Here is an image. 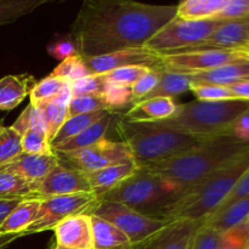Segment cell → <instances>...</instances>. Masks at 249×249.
I'll return each instance as SVG.
<instances>
[{"label":"cell","instance_id":"obj_1","mask_svg":"<svg viewBox=\"0 0 249 249\" xmlns=\"http://www.w3.org/2000/svg\"><path fill=\"white\" fill-rule=\"evenodd\" d=\"M177 16V6L130 0H87L83 2L72 36L82 57H95L146 43Z\"/></svg>","mask_w":249,"mask_h":249},{"label":"cell","instance_id":"obj_2","mask_svg":"<svg viewBox=\"0 0 249 249\" xmlns=\"http://www.w3.org/2000/svg\"><path fill=\"white\" fill-rule=\"evenodd\" d=\"M248 150L249 142L238 140L228 133L208 139L177 157L139 168L158 175L175 189L184 192Z\"/></svg>","mask_w":249,"mask_h":249},{"label":"cell","instance_id":"obj_3","mask_svg":"<svg viewBox=\"0 0 249 249\" xmlns=\"http://www.w3.org/2000/svg\"><path fill=\"white\" fill-rule=\"evenodd\" d=\"M249 169V150L182 192L180 198L160 214L167 220L203 221L214 213Z\"/></svg>","mask_w":249,"mask_h":249},{"label":"cell","instance_id":"obj_4","mask_svg":"<svg viewBox=\"0 0 249 249\" xmlns=\"http://www.w3.org/2000/svg\"><path fill=\"white\" fill-rule=\"evenodd\" d=\"M116 126L122 142L128 146L138 167L170 160L208 140L162 128L155 123H131L123 118Z\"/></svg>","mask_w":249,"mask_h":249},{"label":"cell","instance_id":"obj_5","mask_svg":"<svg viewBox=\"0 0 249 249\" xmlns=\"http://www.w3.org/2000/svg\"><path fill=\"white\" fill-rule=\"evenodd\" d=\"M249 109V101H196L178 106L168 119L155 122L156 125L203 139L230 133L238 118Z\"/></svg>","mask_w":249,"mask_h":249},{"label":"cell","instance_id":"obj_6","mask_svg":"<svg viewBox=\"0 0 249 249\" xmlns=\"http://www.w3.org/2000/svg\"><path fill=\"white\" fill-rule=\"evenodd\" d=\"M182 192L153 173L139 168L130 178L105 194L99 201L121 203L152 218L177 202Z\"/></svg>","mask_w":249,"mask_h":249},{"label":"cell","instance_id":"obj_7","mask_svg":"<svg viewBox=\"0 0 249 249\" xmlns=\"http://www.w3.org/2000/svg\"><path fill=\"white\" fill-rule=\"evenodd\" d=\"M220 19L185 21L174 17L163 26L143 48L162 55L178 53L206 41V39L223 23Z\"/></svg>","mask_w":249,"mask_h":249},{"label":"cell","instance_id":"obj_8","mask_svg":"<svg viewBox=\"0 0 249 249\" xmlns=\"http://www.w3.org/2000/svg\"><path fill=\"white\" fill-rule=\"evenodd\" d=\"M90 215L99 216L118 228L124 235H126L133 246L146 241L173 221L152 218L124 204L104 201H99Z\"/></svg>","mask_w":249,"mask_h":249},{"label":"cell","instance_id":"obj_9","mask_svg":"<svg viewBox=\"0 0 249 249\" xmlns=\"http://www.w3.org/2000/svg\"><path fill=\"white\" fill-rule=\"evenodd\" d=\"M56 155L60 163L85 174L96 172L109 165L134 160L125 143L122 141L108 140L106 138L82 150L68 153H56Z\"/></svg>","mask_w":249,"mask_h":249},{"label":"cell","instance_id":"obj_10","mask_svg":"<svg viewBox=\"0 0 249 249\" xmlns=\"http://www.w3.org/2000/svg\"><path fill=\"white\" fill-rule=\"evenodd\" d=\"M97 203L99 199L94 194H75L41 199L38 215L27 230V235L53 230L56 225L70 216L80 214L90 215Z\"/></svg>","mask_w":249,"mask_h":249},{"label":"cell","instance_id":"obj_11","mask_svg":"<svg viewBox=\"0 0 249 249\" xmlns=\"http://www.w3.org/2000/svg\"><path fill=\"white\" fill-rule=\"evenodd\" d=\"M249 58V53L240 50H202L191 53H170L160 56V66L164 71L181 74L206 72L228 63Z\"/></svg>","mask_w":249,"mask_h":249},{"label":"cell","instance_id":"obj_12","mask_svg":"<svg viewBox=\"0 0 249 249\" xmlns=\"http://www.w3.org/2000/svg\"><path fill=\"white\" fill-rule=\"evenodd\" d=\"M75 194H92L87 174L62 164L60 160L36 186V197L39 199Z\"/></svg>","mask_w":249,"mask_h":249},{"label":"cell","instance_id":"obj_13","mask_svg":"<svg viewBox=\"0 0 249 249\" xmlns=\"http://www.w3.org/2000/svg\"><path fill=\"white\" fill-rule=\"evenodd\" d=\"M85 66L91 74H105L111 71L128 66H147L151 68H162L160 56L145 48L126 49L114 51L95 57H83Z\"/></svg>","mask_w":249,"mask_h":249},{"label":"cell","instance_id":"obj_14","mask_svg":"<svg viewBox=\"0 0 249 249\" xmlns=\"http://www.w3.org/2000/svg\"><path fill=\"white\" fill-rule=\"evenodd\" d=\"M202 221L173 220L143 242L131 249H190L191 241Z\"/></svg>","mask_w":249,"mask_h":249},{"label":"cell","instance_id":"obj_15","mask_svg":"<svg viewBox=\"0 0 249 249\" xmlns=\"http://www.w3.org/2000/svg\"><path fill=\"white\" fill-rule=\"evenodd\" d=\"M249 44V33L243 19L224 21L202 44L180 53L202 50H240Z\"/></svg>","mask_w":249,"mask_h":249},{"label":"cell","instance_id":"obj_16","mask_svg":"<svg viewBox=\"0 0 249 249\" xmlns=\"http://www.w3.org/2000/svg\"><path fill=\"white\" fill-rule=\"evenodd\" d=\"M53 230L57 246L72 249H92L91 216L89 214L70 216Z\"/></svg>","mask_w":249,"mask_h":249},{"label":"cell","instance_id":"obj_17","mask_svg":"<svg viewBox=\"0 0 249 249\" xmlns=\"http://www.w3.org/2000/svg\"><path fill=\"white\" fill-rule=\"evenodd\" d=\"M57 164L58 157L53 152L46 155H28L22 152L18 157L0 169L19 175L36 187Z\"/></svg>","mask_w":249,"mask_h":249},{"label":"cell","instance_id":"obj_18","mask_svg":"<svg viewBox=\"0 0 249 249\" xmlns=\"http://www.w3.org/2000/svg\"><path fill=\"white\" fill-rule=\"evenodd\" d=\"M178 105L170 97H156L133 105L122 118L131 123H155L175 113Z\"/></svg>","mask_w":249,"mask_h":249},{"label":"cell","instance_id":"obj_19","mask_svg":"<svg viewBox=\"0 0 249 249\" xmlns=\"http://www.w3.org/2000/svg\"><path fill=\"white\" fill-rule=\"evenodd\" d=\"M122 117H123L122 113L109 112L108 114H106V116L102 117L101 119H99V121H96L95 123H92L90 126H88L85 130H83L82 133L78 134L77 136L65 141V142L53 146V151L55 153H68L73 152V151L82 150V148L88 147V146L94 145V143L99 142L100 140L105 139V135H106V133L108 131V129L111 128L113 124L118 123V121Z\"/></svg>","mask_w":249,"mask_h":249},{"label":"cell","instance_id":"obj_20","mask_svg":"<svg viewBox=\"0 0 249 249\" xmlns=\"http://www.w3.org/2000/svg\"><path fill=\"white\" fill-rule=\"evenodd\" d=\"M136 169L138 165L133 160V162L109 165L96 172L88 173L87 178L91 186L92 194L99 199L122 181L130 178L136 172Z\"/></svg>","mask_w":249,"mask_h":249},{"label":"cell","instance_id":"obj_21","mask_svg":"<svg viewBox=\"0 0 249 249\" xmlns=\"http://www.w3.org/2000/svg\"><path fill=\"white\" fill-rule=\"evenodd\" d=\"M186 75L191 78V82L230 87V85L241 82V80L249 79V58L228 63V65H224L221 67L214 68L211 71H206V72Z\"/></svg>","mask_w":249,"mask_h":249},{"label":"cell","instance_id":"obj_22","mask_svg":"<svg viewBox=\"0 0 249 249\" xmlns=\"http://www.w3.org/2000/svg\"><path fill=\"white\" fill-rule=\"evenodd\" d=\"M71 99H72V92H71V87L67 85L53 100L36 106L43 114L50 143L66 119L68 118V105Z\"/></svg>","mask_w":249,"mask_h":249},{"label":"cell","instance_id":"obj_23","mask_svg":"<svg viewBox=\"0 0 249 249\" xmlns=\"http://www.w3.org/2000/svg\"><path fill=\"white\" fill-rule=\"evenodd\" d=\"M41 199L29 198L19 202L0 225V235L22 233L27 235L29 226L36 221L40 209Z\"/></svg>","mask_w":249,"mask_h":249},{"label":"cell","instance_id":"obj_24","mask_svg":"<svg viewBox=\"0 0 249 249\" xmlns=\"http://www.w3.org/2000/svg\"><path fill=\"white\" fill-rule=\"evenodd\" d=\"M249 219V197H245L235 201L230 206L214 212L203 223L218 230L220 233H225L237 226L245 224Z\"/></svg>","mask_w":249,"mask_h":249},{"label":"cell","instance_id":"obj_25","mask_svg":"<svg viewBox=\"0 0 249 249\" xmlns=\"http://www.w3.org/2000/svg\"><path fill=\"white\" fill-rule=\"evenodd\" d=\"M91 216L92 249H131L130 240L108 221Z\"/></svg>","mask_w":249,"mask_h":249},{"label":"cell","instance_id":"obj_26","mask_svg":"<svg viewBox=\"0 0 249 249\" xmlns=\"http://www.w3.org/2000/svg\"><path fill=\"white\" fill-rule=\"evenodd\" d=\"M31 75H5L0 79V111L16 108L31 91Z\"/></svg>","mask_w":249,"mask_h":249},{"label":"cell","instance_id":"obj_27","mask_svg":"<svg viewBox=\"0 0 249 249\" xmlns=\"http://www.w3.org/2000/svg\"><path fill=\"white\" fill-rule=\"evenodd\" d=\"M228 4V0H186L177 5L178 18L185 21L214 19Z\"/></svg>","mask_w":249,"mask_h":249},{"label":"cell","instance_id":"obj_28","mask_svg":"<svg viewBox=\"0 0 249 249\" xmlns=\"http://www.w3.org/2000/svg\"><path fill=\"white\" fill-rule=\"evenodd\" d=\"M190 85H191V78L189 75L162 70L160 72V79H158L155 89L150 94L146 95L145 97H142L139 102L156 99V97H170V99H173L174 96L189 91Z\"/></svg>","mask_w":249,"mask_h":249},{"label":"cell","instance_id":"obj_29","mask_svg":"<svg viewBox=\"0 0 249 249\" xmlns=\"http://www.w3.org/2000/svg\"><path fill=\"white\" fill-rule=\"evenodd\" d=\"M29 198H36L34 185L15 173L0 169V199L24 201Z\"/></svg>","mask_w":249,"mask_h":249},{"label":"cell","instance_id":"obj_30","mask_svg":"<svg viewBox=\"0 0 249 249\" xmlns=\"http://www.w3.org/2000/svg\"><path fill=\"white\" fill-rule=\"evenodd\" d=\"M108 113L109 111H99L94 112V113L80 114V116H74L71 117V118H67L65 123L62 124V126L60 128V130L57 131V134L55 135L53 140L51 141V148L53 146L58 145V143H62L65 141L77 136L78 134L85 130L88 126H90L92 123H95V122L101 119L102 117H105Z\"/></svg>","mask_w":249,"mask_h":249},{"label":"cell","instance_id":"obj_31","mask_svg":"<svg viewBox=\"0 0 249 249\" xmlns=\"http://www.w3.org/2000/svg\"><path fill=\"white\" fill-rule=\"evenodd\" d=\"M67 85H70L67 82L60 79V78L53 77L50 74L32 87L31 91H29V97H31L29 104H32L33 106H38V105L51 101L57 95H60V92Z\"/></svg>","mask_w":249,"mask_h":249},{"label":"cell","instance_id":"obj_32","mask_svg":"<svg viewBox=\"0 0 249 249\" xmlns=\"http://www.w3.org/2000/svg\"><path fill=\"white\" fill-rule=\"evenodd\" d=\"M45 2L46 0H0V26L15 22Z\"/></svg>","mask_w":249,"mask_h":249},{"label":"cell","instance_id":"obj_33","mask_svg":"<svg viewBox=\"0 0 249 249\" xmlns=\"http://www.w3.org/2000/svg\"><path fill=\"white\" fill-rule=\"evenodd\" d=\"M51 75L65 80L68 84H72V83L77 82L82 78L90 75V73L85 66L84 61H83L82 56L74 53V55H71L66 57L65 60H62V62L53 71Z\"/></svg>","mask_w":249,"mask_h":249},{"label":"cell","instance_id":"obj_34","mask_svg":"<svg viewBox=\"0 0 249 249\" xmlns=\"http://www.w3.org/2000/svg\"><path fill=\"white\" fill-rule=\"evenodd\" d=\"M21 138L22 136L11 126H4L0 123V168L23 152Z\"/></svg>","mask_w":249,"mask_h":249},{"label":"cell","instance_id":"obj_35","mask_svg":"<svg viewBox=\"0 0 249 249\" xmlns=\"http://www.w3.org/2000/svg\"><path fill=\"white\" fill-rule=\"evenodd\" d=\"M107 109L111 112L119 113V109L124 108L125 106L133 105V92L131 87H125L121 84H113L107 82L104 92L101 95Z\"/></svg>","mask_w":249,"mask_h":249},{"label":"cell","instance_id":"obj_36","mask_svg":"<svg viewBox=\"0 0 249 249\" xmlns=\"http://www.w3.org/2000/svg\"><path fill=\"white\" fill-rule=\"evenodd\" d=\"M152 70H157V68H151L147 66H128V67H122L118 70L111 71V72L105 73L102 75H104L105 80L108 83L133 87L136 82H139L143 75L147 74Z\"/></svg>","mask_w":249,"mask_h":249},{"label":"cell","instance_id":"obj_37","mask_svg":"<svg viewBox=\"0 0 249 249\" xmlns=\"http://www.w3.org/2000/svg\"><path fill=\"white\" fill-rule=\"evenodd\" d=\"M99 111H108L104 100L99 95L72 96L70 105H68V118L74 116H80V114L94 113V112Z\"/></svg>","mask_w":249,"mask_h":249},{"label":"cell","instance_id":"obj_38","mask_svg":"<svg viewBox=\"0 0 249 249\" xmlns=\"http://www.w3.org/2000/svg\"><path fill=\"white\" fill-rule=\"evenodd\" d=\"M23 153L28 155H46L53 152L49 141L48 134L43 130L31 129L27 130L21 138Z\"/></svg>","mask_w":249,"mask_h":249},{"label":"cell","instance_id":"obj_39","mask_svg":"<svg viewBox=\"0 0 249 249\" xmlns=\"http://www.w3.org/2000/svg\"><path fill=\"white\" fill-rule=\"evenodd\" d=\"M190 91L195 94L199 101H228V100H236L229 87L221 85L206 84V83L191 82Z\"/></svg>","mask_w":249,"mask_h":249},{"label":"cell","instance_id":"obj_40","mask_svg":"<svg viewBox=\"0 0 249 249\" xmlns=\"http://www.w3.org/2000/svg\"><path fill=\"white\" fill-rule=\"evenodd\" d=\"M12 129L17 131L19 135H23L27 130L31 129H36V130H43L46 133V125L44 122L43 114L40 109L36 108L32 104H29L26 108L23 109L18 118L16 119L14 124L11 125ZM48 134V133H46Z\"/></svg>","mask_w":249,"mask_h":249},{"label":"cell","instance_id":"obj_41","mask_svg":"<svg viewBox=\"0 0 249 249\" xmlns=\"http://www.w3.org/2000/svg\"><path fill=\"white\" fill-rule=\"evenodd\" d=\"M223 233L202 221L191 241L190 249H218Z\"/></svg>","mask_w":249,"mask_h":249},{"label":"cell","instance_id":"obj_42","mask_svg":"<svg viewBox=\"0 0 249 249\" xmlns=\"http://www.w3.org/2000/svg\"><path fill=\"white\" fill-rule=\"evenodd\" d=\"M107 82L102 74H91L82 78L77 82L70 84L72 96L79 95H101L104 92Z\"/></svg>","mask_w":249,"mask_h":249},{"label":"cell","instance_id":"obj_43","mask_svg":"<svg viewBox=\"0 0 249 249\" xmlns=\"http://www.w3.org/2000/svg\"><path fill=\"white\" fill-rule=\"evenodd\" d=\"M218 249H249V226L247 221L223 233Z\"/></svg>","mask_w":249,"mask_h":249},{"label":"cell","instance_id":"obj_44","mask_svg":"<svg viewBox=\"0 0 249 249\" xmlns=\"http://www.w3.org/2000/svg\"><path fill=\"white\" fill-rule=\"evenodd\" d=\"M163 68H157V70H152L147 73V74L143 75L139 82H136L135 84L131 87V92H133V105H135L136 102L140 101L142 97H145L146 95L150 94L155 87L157 85L158 79H160V72ZM131 105V106H133Z\"/></svg>","mask_w":249,"mask_h":249},{"label":"cell","instance_id":"obj_45","mask_svg":"<svg viewBox=\"0 0 249 249\" xmlns=\"http://www.w3.org/2000/svg\"><path fill=\"white\" fill-rule=\"evenodd\" d=\"M249 14V0H228L223 11L214 19L220 21H237L247 17Z\"/></svg>","mask_w":249,"mask_h":249},{"label":"cell","instance_id":"obj_46","mask_svg":"<svg viewBox=\"0 0 249 249\" xmlns=\"http://www.w3.org/2000/svg\"><path fill=\"white\" fill-rule=\"evenodd\" d=\"M245 197H249V169L243 174V177L238 180L235 189L232 190V192L229 195L228 198L223 202V204H221L216 211L225 208V207L230 206L231 203H233V202L237 201V199L245 198Z\"/></svg>","mask_w":249,"mask_h":249},{"label":"cell","instance_id":"obj_47","mask_svg":"<svg viewBox=\"0 0 249 249\" xmlns=\"http://www.w3.org/2000/svg\"><path fill=\"white\" fill-rule=\"evenodd\" d=\"M230 133L238 140L249 142V109L236 121Z\"/></svg>","mask_w":249,"mask_h":249},{"label":"cell","instance_id":"obj_48","mask_svg":"<svg viewBox=\"0 0 249 249\" xmlns=\"http://www.w3.org/2000/svg\"><path fill=\"white\" fill-rule=\"evenodd\" d=\"M229 89L233 94L236 100H242V101H249V79L241 80L230 85Z\"/></svg>","mask_w":249,"mask_h":249},{"label":"cell","instance_id":"obj_49","mask_svg":"<svg viewBox=\"0 0 249 249\" xmlns=\"http://www.w3.org/2000/svg\"><path fill=\"white\" fill-rule=\"evenodd\" d=\"M22 201H5V199H0V225L2 221L7 218L12 209L17 206Z\"/></svg>","mask_w":249,"mask_h":249},{"label":"cell","instance_id":"obj_50","mask_svg":"<svg viewBox=\"0 0 249 249\" xmlns=\"http://www.w3.org/2000/svg\"><path fill=\"white\" fill-rule=\"evenodd\" d=\"M22 233H4V235H0V249H4L7 246L11 245L14 241L18 240L19 237H22Z\"/></svg>","mask_w":249,"mask_h":249},{"label":"cell","instance_id":"obj_51","mask_svg":"<svg viewBox=\"0 0 249 249\" xmlns=\"http://www.w3.org/2000/svg\"><path fill=\"white\" fill-rule=\"evenodd\" d=\"M243 21H245L246 26H247V29H248V33H249V14L247 15V17H246V18H243Z\"/></svg>","mask_w":249,"mask_h":249},{"label":"cell","instance_id":"obj_52","mask_svg":"<svg viewBox=\"0 0 249 249\" xmlns=\"http://www.w3.org/2000/svg\"><path fill=\"white\" fill-rule=\"evenodd\" d=\"M55 249H72V248H66V247H62V246H55Z\"/></svg>","mask_w":249,"mask_h":249},{"label":"cell","instance_id":"obj_53","mask_svg":"<svg viewBox=\"0 0 249 249\" xmlns=\"http://www.w3.org/2000/svg\"><path fill=\"white\" fill-rule=\"evenodd\" d=\"M243 50H245V51H247V53H249V44H248L247 46H246V48H243Z\"/></svg>","mask_w":249,"mask_h":249},{"label":"cell","instance_id":"obj_54","mask_svg":"<svg viewBox=\"0 0 249 249\" xmlns=\"http://www.w3.org/2000/svg\"><path fill=\"white\" fill-rule=\"evenodd\" d=\"M247 223H248V226H249V219L247 220Z\"/></svg>","mask_w":249,"mask_h":249},{"label":"cell","instance_id":"obj_55","mask_svg":"<svg viewBox=\"0 0 249 249\" xmlns=\"http://www.w3.org/2000/svg\"><path fill=\"white\" fill-rule=\"evenodd\" d=\"M0 123H1V122H0Z\"/></svg>","mask_w":249,"mask_h":249}]
</instances>
